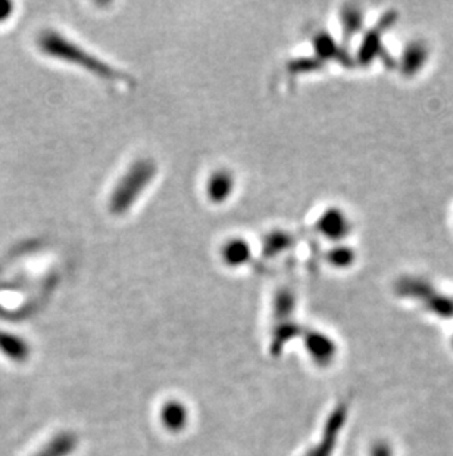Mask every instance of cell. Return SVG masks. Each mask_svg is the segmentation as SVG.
<instances>
[{
    "label": "cell",
    "mask_w": 453,
    "mask_h": 456,
    "mask_svg": "<svg viewBox=\"0 0 453 456\" xmlns=\"http://www.w3.org/2000/svg\"><path fill=\"white\" fill-rule=\"evenodd\" d=\"M156 171L158 167L151 160H139L132 164L110 195V211L113 214H124L129 207L134 206L146 187L152 183Z\"/></svg>",
    "instance_id": "obj_1"
},
{
    "label": "cell",
    "mask_w": 453,
    "mask_h": 456,
    "mask_svg": "<svg viewBox=\"0 0 453 456\" xmlns=\"http://www.w3.org/2000/svg\"><path fill=\"white\" fill-rule=\"evenodd\" d=\"M42 49L46 51L49 55H53L58 58H63L65 61H71L75 62V64L86 67L96 75L108 78V80H117V82H124L127 80V77L121 73H118L115 68H112L110 66H106L105 62L99 61L97 58L91 56L86 51H83L79 46L65 40L59 35L55 33H46L42 40Z\"/></svg>",
    "instance_id": "obj_2"
},
{
    "label": "cell",
    "mask_w": 453,
    "mask_h": 456,
    "mask_svg": "<svg viewBox=\"0 0 453 456\" xmlns=\"http://www.w3.org/2000/svg\"><path fill=\"white\" fill-rule=\"evenodd\" d=\"M347 419V405H338L330 414L322 430L319 442L305 453V456H333L338 442V436L342 433Z\"/></svg>",
    "instance_id": "obj_3"
},
{
    "label": "cell",
    "mask_w": 453,
    "mask_h": 456,
    "mask_svg": "<svg viewBox=\"0 0 453 456\" xmlns=\"http://www.w3.org/2000/svg\"><path fill=\"white\" fill-rule=\"evenodd\" d=\"M305 345L318 366H328L337 353L336 343L328 335L318 331H310L305 335Z\"/></svg>",
    "instance_id": "obj_4"
},
{
    "label": "cell",
    "mask_w": 453,
    "mask_h": 456,
    "mask_svg": "<svg viewBox=\"0 0 453 456\" xmlns=\"http://www.w3.org/2000/svg\"><path fill=\"white\" fill-rule=\"evenodd\" d=\"M428 61V46L423 40H412L404 46L400 56L402 73L407 75L416 74Z\"/></svg>",
    "instance_id": "obj_5"
},
{
    "label": "cell",
    "mask_w": 453,
    "mask_h": 456,
    "mask_svg": "<svg viewBox=\"0 0 453 456\" xmlns=\"http://www.w3.org/2000/svg\"><path fill=\"white\" fill-rule=\"evenodd\" d=\"M317 226L322 235L330 240H340L350 230V222L347 216L337 209H331L324 213L317 222Z\"/></svg>",
    "instance_id": "obj_6"
},
{
    "label": "cell",
    "mask_w": 453,
    "mask_h": 456,
    "mask_svg": "<svg viewBox=\"0 0 453 456\" xmlns=\"http://www.w3.org/2000/svg\"><path fill=\"white\" fill-rule=\"evenodd\" d=\"M160 421L168 431L180 433L189 422L187 407L181 402L170 400L160 409Z\"/></svg>",
    "instance_id": "obj_7"
},
{
    "label": "cell",
    "mask_w": 453,
    "mask_h": 456,
    "mask_svg": "<svg viewBox=\"0 0 453 456\" xmlns=\"http://www.w3.org/2000/svg\"><path fill=\"white\" fill-rule=\"evenodd\" d=\"M299 334H300L299 325L290 322V321L280 322V325L274 329V334L271 338V353L279 356L283 352L284 345L288 341L296 338Z\"/></svg>",
    "instance_id": "obj_8"
},
{
    "label": "cell",
    "mask_w": 453,
    "mask_h": 456,
    "mask_svg": "<svg viewBox=\"0 0 453 456\" xmlns=\"http://www.w3.org/2000/svg\"><path fill=\"white\" fill-rule=\"evenodd\" d=\"M233 190V178L225 171H218L208 182V194L214 202H221Z\"/></svg>",
    "instance_id": "obj_9"
},
{
    "label": "cell",
    "mask_w": 453,
    "mask_h": 456,
    "mask_svg": "<svg viewBox=\"0 0 453 456\" xmlns=\"http://www.w3.org/2000/svg\"><path fill=\"white\" fill-rule=\"evenodd\" d=\"M77 446V437L71 433L56 436L37 456H68Z\"/></svg>",
    "instance_id": "obj_10"
},
{
    "label": "cell",
    "mask_w": 453,
    "mask_h": 456,
    "mask_svg": "<svg viewBox=\"0 0 453 456\" xmlns=\"http://www.w3.org/2000/svg\"><path fill=\"white\" fill-rule=\"evenodd\" d=\"M274 316L275 319H279L281 322L290 321L291 313L295 312L296 306V297L287 288L280 290L277 294H275L274 298Z\"/></svg>",
    "instance_id": "obj_11"
},
{
    "label": "cell",
    "mask_w": 453,
    "mask_h": 456,
    "mask_svg": "<svg viewBox=\"0 0 453 456\" xmlns=\"http://www.w3.org/2000/svg\"><path fill=\"white\" fill-rule=\"evenodd\" d=\"M0 350L13 360H25L28 357V345L18 337L0 333Z\"/></svg>",
    "instance_id": "obj_12"
},
{
    "label": "cell",
    "mask_w": 453,
    "mask_h": 456,
    "mask_svg": "<svg viewBox=\"0 0 453 456\" xmlns=\"http://www.w3.org/2000/svg\"><path fill=\"white\" fill-rule=\"evenodd\" d=\"M249 247L246 245L245 241L241 240H234L231 242L226 244L222 249V256L224 260L230 264H243L245 261H248L249 259Z\"/></svg>",
    "instance_id": "obj_13"
},
{
    "label": "cell",
    "mask_w": 453,
    "mask_h": 456,
    "mask_svg": "<svg viewBox=\"0 0 453 456\" xmlns=\"http://www.w3.org/2000/svg\"><path fill=\"white\" fill-rule=\"evenodd\" d=\"M291 235L284 233V232H272L265 237L264 241V251L267 256H277L281 251L287 249L291 244Z\"/></svg>",
    "instance_id": "obj_14"
},
{
    "label": "cell",
    "mask_w": 453,
    "mask_h": 456,
    "mask_svg": "<svg viewBox=\"0 0 453 456\" xmlns=\"http://www.w3.org/2000/svg\"><path fill=\"white\" fill-rule=\"evenodd\" d=\"M364 23V15L362 11L356 6H346L342 11V25L343 31L347 37H352V35L358 33Z\"/></svg>",
    "instance_id": "obj_15"
},
{
    "label": "cell",
    "mask_w": 453,
    "mask_h": 456,
    "mask_svg": "<svg viewBox=\"0 0 453 456\" xmlns=\"http://www.w3.org/2000/svg\"><path fill=\"white\" fill-rule=\"evenodd\" d=\"M355 259V253L349 247H338L331 251L330 261L336 266H349Z\"/></svg>",
    "instance_id": "obj_16"
},
{
    "label": "cell",
    "mask_w": 453,
    "mask_h": 456,
    "mask_svg": "<svg viewBox=\"0 0 453 456\" xmlns=\"http://www.w3.org/2000/svg\"><path fill=\"white\" fill-rule=\"evenodd\" d=\"M315 48L319 51L321 56H334L336 55V44L331 40V37H328V35L326 33H318L315 37Z\"/></svg>",
    "instance_id": "obj_17"
},
{
    "label": "cell",
    "mask_w": 453,
    "mask_h": 456,
    "mask_svg": "<svg viewBox=\"0 0 453 456\" xmlns=\"http://www.w3.org/2000/svg\"><path fill=\"white\" fill-rule=\"evenodd\" d=\"M371 456H393V452L385 442H377L371 448Z\"/></svg>",
    "instance_id": "obj_18"
},
{
    "label": "cell",
    "mask_w": 453,
    "mask_h": 456,
    "mask_svg": "<svg viewBox=\"0 0 453 456\" xmlns=\"http://www.w3.org/2000/svg\"><path fill=\"white\" fill-rule=\"evenodd\" d=\"M12 5L9 2H0V21L9 17Z\"/></svg>",
    "instance_id": "obj_19"
}]
</instances>
